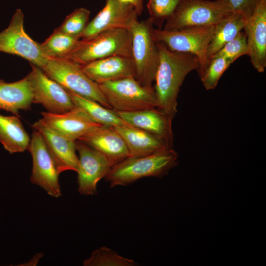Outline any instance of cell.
<instances>
[{"label":"cell","instance_id":"obj_12","mask_svg":"<svg viewBox=\"0 0 266 266\" xmlns=\"http://www.w3.org/2000/svg\"><path fill=\"white\" fill-rule=\"evenodd\" d=\"M78 152V191L85 195L97 193V185L105 178L113 164L103 154L80 140L76 141Z\"/></svg>","mask_w":266,"mask_h":266},{"label":"cell","instance_id":"obj_23","mask_svg":"<svg viewBox=\"0 0 266 266\" xmlns=\"http://www.w3.org/2000/svg\"><path fill=\"white\" fill-rule=\"evenodd\" d=\"M245 23L242 16L231 12L215 24L207 49L208 60L243 30Z\"/></svg>","mask_w":266,"mask_h":266},{"label":"cell","instance_id":"obj_26","mask_svg":"<svg viewBox=\"0 0 266 266\" xmlns=\"http://www.w3.org/2000/svg\"><path fill=\"white\" fill-rule=\"evenodd\" d=\"M137 265L133 260L124 257L106 247L95 250L90 257L83 262L85 266H134Z\"/></svg>","mask_w":266,"mask_h":266},{"label":"cell","instance_id":"obj_4","mask_svg":"<svg viewBox=\"0 0 266 266\" xmlns=\"http://www.w3.org/2000/svg\"><path fill=\"white\" fill-rule=\"evenodd\" d=\"M111 109L133 112L158 106L153 86H144L134 77L98 84Z\"/></svg>","mask_w":266,"mask_h":266},{"label":"cell","instance_id":"obj_16","mask_svg":"<svg viewBox=\"0 0 266 266\" xmlns=\"http://www.w3.org/2000/svg\"><path fill=\"white\" fill-rule=\"evenodd\" d=\"M114 111L126 123L157 136L173 148V119L157 108L133 112Z\"/></svg>","mask_w":266,"mask_h":266},{"label":"cell","instance_id":"obj_19","mask_svg":"<svg viewBox=\"0 0 266 266\" xmlns=\"http://www.w3.org/2000/svg\"><path fill=\"white\" fill-rule=\"evenodd\" d=\"M115 165L130 156L122 137L113 127L101 125L80 139Z\"/></svg>","mask_w":266,"mask_h":266},{"label":"cell","instance_id":"obj_27","mask_svg":"<svg viewBox=\"0 0 266 266\" xmlns=\"http://www.w3.org/2000/svg\"><path fill=\"white\" fill-rule=\"evenodd\" d=\"M90 11L84 7L75 9L68 15L57 29L64 33L80 39L89 23Z\"/></svg>","mask_w":266,"mask_h":266},{"label":"cell","instance_id":"obj_8","mask_svg":"<svg viewBox=\"0 0 266 266\" xmlns=\"http://www.w3.org/2000/svg\"><path fill=\"white\" fill-rule=\"evenodd\" d=\"M230 13L216 0H180L163 29L177 30L215 25Z\"/></svg>","mask_w":266,"mask_h":266},{"label":"cell","instance_id":"obj_5","mask_svg":"<svg viewBox=\"0 0 266 266\" xmlns=\"http://www.w3.org/2000/svg\"><path fill=\"white\" fill-rule=\"evenodd\" d=\"M149 18L136 21L129 29L135 78L142 85L153 86L159 63V52Z\"/></svg>","mask_w":266,"mask_h":266},{"label":"cell","instance_id":"obj_2","mask_svg":"<svg viewBox=\"0 0 266 266\" xmlns=\"http://www.w3.org/2000/svg\"><path fill=\"white\" fill-rule=\"evenodd\" d=\"M178 153L166 149L141 156H129L114 165L105 177L111 187L127 186L145 177H162L178 164Z\"/></svg>","mask_w":266,"mask_h":266},{"label":"cell","instance_id":"obj_3","mask_svg":"<svg viewBox=\"0 0 266 266\" xmlns=\"http://www.w3.org/2000/svg\"><path fill=\"white\" fill-rule=\"evenodd\" d=\"M113 56L132 57L130 30L110 29L90 39H80L75 47L63 57L81 65Z\"/></svg>","mask_w":266,"mask_h":266},{"label":"cell","instance_id":"obj_9","mask_svg":"<svg viewBox=\"0 0 266 266\" xmlns=\"http://www.w3.org/2000/svg\"><path fill=\"white\" fill-rule=\"evenodd\" d=\"M24 17L22 11L16 9L8 27L0 32V52L19 56L42 68L48 57L42 52L40 43L25 32Z\"/></svg>","mask_w":266,"mask_h":266},{"label":"cell","instance_id":"obj_22","mask_svg":"<svg viewBox=\"0 0 266 266\" xmlns=\"http://www.w3.org/2000/svg\"><path fill=\"white\" fill-rule=\"evenodd\" d=\"M31 138L19 116L0 114V143L11 154L28 149Z\"/></svg>","mask_w":266,"mask_h":266},{"label":"cell","instance_id":"obj_1","mask_svg":"<svg viewBox=\"0 0 266 266\" xmlns=\"http://www.w3.org/2000/svg\"><path fill=\"white\" fill-rule=\"evenodd\" d=\"M157 42L159 63L153 86L158 100L157 108L173 120L178 112L180 87L190 72L198 71L200 63L194 54L173 51L163 43Z\"/></svg>","mask_w":266,"mask_h":266},{"label":"cell","instance_id":"obj_32","mask_svg":"<svg viewBox=\"0 0 266 266\" xmlns=\"http://www.w3.org/2000/svg\"><path fill=\"white\" fill-rule=\"evenodd\" d=\"M133 6L138 16L141 15L143 10V2L144 0H120Z\"/></svg>","mask_w":266,"mask_h":266},{"label":"cell","instance_id":"obj_15","mask_svg":"<svg viewBox=\"0 0 266 266\" xmlns=\"http://www.w3.org/2000/svg\"><path fill=\"white\" fill-rule=\"evenodd\" d=\"M243 31L247 39L248 55L254 68L264 72L266 67V0H261Z\"/></svg>","mask_w":266,"mask_h":266},{"label":"cell","instance_id":"obj_24","mask_svg":"<svg viewBox=\"0 0 266 266\" xmlns=\"http://www.w3.org/2000/svg\"><path fill=\"white\" fill-rule=\"evenodd\" d=\"M75 107L81 109L93 121L111 127L131 125L121 119L111 109L71 92L67 91Z\"/></svg>","mask_w":266,"mask_h":266},{"label":"cell","instance_id":"obj_25","mask_svg":"<svg viewBox=\"0 0 266 266\" xmlns=\"http://www.w3.org/2000/svg\"><path fill=\"white\" fill-rule=\"evenodd\" d=\"M79 40L63 33L56 28L48 38L40 43V46L48 58L63 57L75 47Z\"/></svg>","mask_w":266,"mask_h":266},{"label":"cell","instance_id":"obj_20","mask_svg":"<svg viewBox=\"0 0 266 266\" xmlns=\"http://www.w3.org/2000/svg\"><path fill=\"white\" fill-rule=\"evenodd\" d=\"M113 127L125 142L130 156H145L171 148L157 136L139 128L132 125Z\"/></svg>","mask_w":266,"mask_h":266},{"label":"cell","instance_id":"obj_14","mask_svg":"<svg viewBox=\"0 0 266 266\" xmlns=\"http://www.w3.org/2000/svg\"><path fill=\"white\" fill-rule=\"evenodd\" d=\"M32 127L41 134L59 174L68 170L77 172L79 160L76 153V141L59 133L41 119Z\"/></svg>","mask_w":266,"mask_h":266},{"label":"cell","instance_id":"obj_7","mask_svg":"<svg viewBox=\"0 0 266 266\" xmlns=\"http://www.w3.org/2000/svg\"><path fill=\"white\" fill-rule=\"evenodd\" d=\"M214 27L215 25H207L177 30L154 28L153 32L156 41L163 43L170 50L195 55L199 61L197 72L201 78L209 63L207 49Z\"/></svg>","mask_w":266,"mask_h":266},{"label":"cell","instance_id":"obj_31","mask_svg":"<svg viewBox=\"0 0 266 266\" xmlns=\"http://www.w3.org/2000/svg\"><path fill=\"white\" fill-rule=\"evenodd\" d=\"M231 12L240 14L248 20L261 0H215Z\"/></svg>","mask_w":266,"mask_h":266},{"label":"cell","instance_id":"obj_18","mask_svg":"<svg viewBox=\"0 0 266 266\" xmlns=\"http://www.w3.org/2000/svg\"><path fill=\"white\" fill-rule=\"evenodd\" d=\"M80 66L84 73L97 84L135 77L134 66L132 57L113 56Z\"/></svg>","mask_w":266,"mask_h":266},{"label":"cell","instance_id":"obj_10","mask_svg":"<svg viewBox=\"0 0 266 266\" xmlns=\"http://www.w3.org/2000/svg\"><path fill=\"white\" fill-rule=\"evenodd\" d=\"M26 76L32 95L33 103L42 105L47 112L61 114L75 107L68 92L49 77L39 67L30 64Z\"/></svg>","mask_w":266,"mask_h":266},{"label":"cell","instance_id":"obj_17","mask_svg":"<svg viewBox=\"0 0 266 266\" xmlns=\"http://www.w3.org/2000/svg\"><path fill=\"white\" fill-rule=\"evenodd\" d=\"M41 115V120L47 125L74 141L80 139L101 126L77 107L61 114L42 112Z\"/></svg>","mask_w":266,"mask_h":266},{"label":"cell","instance_id":"obj_13","mask_svg":"<svg viewBox=\"0 0 266 266\" xmlns=\"http://www.w3.org/2000/svg\"><path fill=\"white\" fill-rule=\"evenodd\" d=\"M138 17L136 11L132 5L120 0H106L103 8L88 23L80 39H90L110 29L129 30L138 20Z\"/></svg>","mask_w":266,"mask_h":266},{"label":"cell","instance_id":"obj_6","mask_svg":"<svg viewBox=\"0 0 266 266\" xmlns=\"http://www.w3.org/2000/svg\"><path fill=\"white\" fill-rule=\"evenodd\" d=\"M41 69L66 91L111 109L98 84L84 73L79 64L64 57H49Z\"/></svg>","mask_w":266,"mask_h":266},{"label":"cell","instance_id":"obj_30","mask_svg":"<svg viewBox=\"0 0 266 266\" xmlns=\"http://www.w3.org/2000/svg\"><path fill=\"white\" fill-rule=\"evenodd\" d=\"M243 30L234 38L225 44L213 57H223L233 62L238 58L248 55L246 36Z\"/></svg>","mask_w":266,"mask_h":266},{"label":"cell","instance_id":"obj_28","mask_svg":"<svg viewBox=\"0 0 266 266\" xmlns=\"http://www.w3.org/2000/svg\"><path fill=\"white\" fill-rule=\"evenodd\" d=\"M233 63L232 61L223 57H212L200 78L204 88L207 90L215 89L223 73Z\"/></svg>","mask_w":266,"mask_h":266},{"label":"cell","instance_id":"obj_21","mask_svg":"<svg viewBox=\"0 0 266 266\" xmlns=\"http://www.w3.org/2000/svg\"><path fill=\"white\" fill-rule=\"evenodd\" d=\"M32 95L27 77L13 82L0 79V109L19 116L20 110L31 109Z\"/></svg>","mask_w":266,"mask_h":266},{"label":"cell","instance_id":"obj_29","mask_svg":"<svg viewBox=\"0 0 266 266\" xmlns=\"http://www.w3.org/2000/svg\"><path fill=\"white\" fill-rule=\"evenodd\" d=\"M180 0H149L147 4L149 18L153 25L161 29L164 21L172 15Z\"/></svg>","mask_w":266,"mask_h":266},{"label":"cell","instance_id":"obj_11","mask_svg":"<svg viewBox=\"0 0 266 266\" xmlns=\"http://www.w3.org/2000/svg\"><path fill=\"white\" fill-rule=\"evenodd\" d=\"M27 150L33 162L31 182L42 188L49 195L60 197L59 174L41 134L35 129H33Z\"/></svg>","mask_w":266,"mask_h":266}]
</instances>
